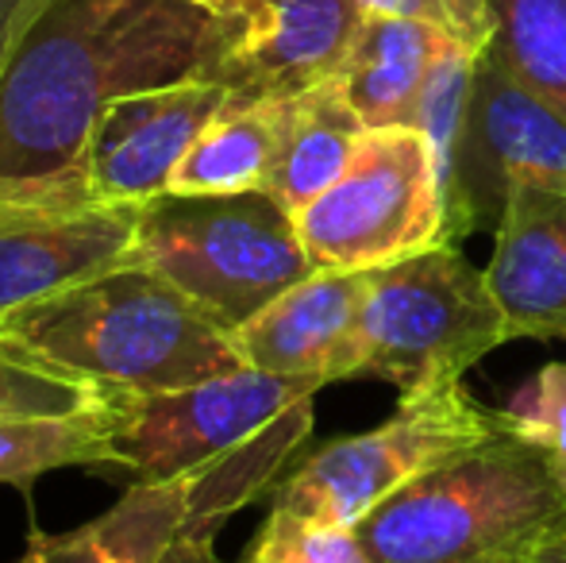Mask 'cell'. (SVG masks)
I'll return each mask as SVG.
<instances>
[{"instance_id":"obj_1","label":"cell","mask_w":566,"mask_h":563,"mask_svg":"<svg viewBox=\"0 0 566 563\" xmlns=\"http://www.w3.org/2000/svg\"><path fill=\"white\" fill-rule=\"evenodd\" d=\"M212 31L189 0H43L0 62V186L74 178L97 116L201 77Z\"/></svg>"},{"instance_id":"obj_2","label":"cell","mask_w":566,"mask_h":563,"mask_svg":"<svg viewBox=\"0 0 566 563\" xmlns=\"http://www.w3.org/2000/svg\"><path fill=\"white\" fill-rule=\"evenodd\" d=\"M46 363L97 390L150 394L243 371L231 332L143 259L0 321Z\"/></svg>"},{"instance_id":"obj_3","label":"cell","mask_w":566,"mask_h":563,"mask_svg":"<svg viewBox=\"0 0 566 563\" xmlns=\"http://www.w3.org/2000/svg\"><path fill=\"white\" fill-rule=\"evenodd\" d=\"M559 518L566 475L501 421L381 502L355 536L374 563H528Z\"/></svg>"},{"instance_id":"obj_4","label":"cell","mask_w":566,"mask_h":563,"mask_svg":"<svg viewBox=\"0 0 566 563\" xmlns=\"http://www.w3.org/2000/svg\"><path fill=\"white\" fill-rule=\"evenodd\" d=\"M505 340L513 336L485 271L462 259L459 243H436L366 271L347 375H378L401 398H424L454 386Z\"/></svg>"},{"instance_id":"obj_5","label":"cell","mask_w":566,"mask_h":563,"mask_svg":"<svg viewBox=\"0 0 566 563\" xmlns=\"http://www.w3.org/2000/svg\"><path fill=\"white\" fill-rule=\"evenodd\" d=\"M139 259L224 332L316 274L293 212L270 194L155 197L139 212Z\"/></svg>"},{"instance_id":"obj_6","label":"cell","mask_w":566,"mask_h":563,"mask_svg":"<svg viewBox=\"0 0 566 563\" xmlns=\"http://www.w3.org/2000/svg\"><path fill=\"white\" fill-rule=\"evenodd\" d=\"M313 428V398L285 409L231 456L178 479H139L101 518L70 533H31L20 563H163L178 544L217 541L220 525L277 479Z\"/></svg>"},{"instance_id":"obj_7","label":"cell","mask_w":566,"mask_h":563,"mask_svg":"<svg viewBox=\"0 0 566 563\" xmlns=\"http://www.w3.org/2000/svg\"><path fill=\"white\" fill-rule=\"evenodd\" d=\"M440 170L428 139L409 124L366 128L347 170L293 225L316 271H378L443 240Z\"/></svg>"},{"instance_id":"obj_8","label":"cell","mask_w":566,"mask_h":563,"mask_svg":"<svg viewBox=\"0 0 566 563\" xmlns=\"http://www.w3.org/2000/svg\"><path fill=\"white\" fill-rule=\"evenodd\" d=\"M497 428V409H485L459 383L424 398H401L386 425L339 436L301 459L274 487V510L313 525L358 529L397 490Z\"/></svg>"},{"instance_id":"obj_9","label":"cell","mask_w":566,"mask_h":563,"mask_svg":"<svg viewBox=\"0 0 566 563\" xmlns=\"http://www.w3.org/2000/svg\"><path fill=\"white\" fill-rule=\"evenodd\" d=\"M321 383L266 371H231L178 390L124 394L101 402L113 467L139 479H178L217 463L270 428L285 409L316 398Z\"/></svg>"},{"instance_id":"obj_10","label":"cell","mask_w":566,"mask_h":563,"mask_svg":"<svg viewBox=\"0 0 566 563\" xmlns=\"http://www.w3.org/2000/svg\"><path fill=\"white\" fill-rule=\"evenodd\" d=\"M521 186L566 189V116L482 51L443 189V240L462 243L474 232H497L509 197Z\"/></svg>"},{"instance_id":"obj_11","label":"cell","mask_w":566,"mask_h":563,"mask_svg":"<svg viewBox=\"0 0 566 563\" xmlns=\"http://www.w3.org/2000/svg\"><path fill=\"white\" fill-rule=\"evenodd\" d=\"M139 212L90 194L82 174L0 186V321L135 263Z\"/></svg>"},{"instance_id":"obj_12","label":"cell","mask_w":566,"mask_h":563,"mask_svg":"<svg viewBox=\"0 0 566 563\" xmlns=\"http://www.w3.org/2000/svg\"><path fill=\"white\" fill-rule=\"evenodd\" d=\"M201 77L231 101H290L332 82L363 28L358 0H231Z\"/></svg>"},{"instance_id":"obj_13","label":"cell","mask_w":566,"mask_h":563,"mask_svg":"<svg viewBox=\"0 0 566 563\" xmlns=\"http://www.w3.org/2000/svg\"><path fill=\"white\" fill-rule=\"evenodd\" d=\"M228 105V90L205 77L127 93L97 116L85 139V189L105 201L150 205L170 189L174 170L205 132V124Z\"/></svg>"},{"instance_id":"obj_14","label":"cell","mask_w":566,"mask_h":563,"mask_svg":"<svg viewBox=\"0 0 566 563\" xmlns=\"http://www.w3.org/2000/svg\"><path fill=\"white\" fill-rule=\"evenodd\" d=\"M366 271H316L231 332L243 367L328 386L347 375Z\"/></svg>"},{"instance_id":"obj_15","label":"cell","mask_w":566,"mask_h":563,"mask_svg":"<svg viewBox=\"0 0 566 563\" xmlns=\"http://www.w3.org/2000/svg\"><path fill=\"white\" fill-rule=\"evenodd\" d=\"M485 285L513 340H566V189H513Z\"/></svg>"},{"instance_id":"obj_16","label":"cell","mask_w":566,"mask_h":563,"mask_svg":"<svg viewBox=\"0 0 566 563\" xmlns=\"http://www.w3.org/2000/svg\"><path fill=\"white\" fill-rule=\"evenodd\" d=\"M451 31L401 15H366L343 59L336 85L363 128L412 124L428 70L440 59Z\"/></svg>"},{"instance_id":"obj_17","label":"cell","mask_w":566,"mask_h":563,"mask_svg":"<svg viewBox=\"0 0 566 563\" xmlns=\"http://www.w3.org/2000/svg\"><path fill=\"white\" fill-rule=\"evenodd\" d=\"M363 121L347 105L336 77L301 97L285 101L282 139L270 166L266 189L285 212H301L313 205L336 178L347 170L358 139H363Z\"/></svg>"},{"instance_id":"obj_18","label":"cell","mask_w":566,"mask_h":563,"mask_svg":"<svg viewBox=\"0 0 566 563\" xmlns=\"http://www.w3.org/2000/svg\"><path fill=\"white\" fill-rule=\"evenodd\" d=\"M285 101H231L205 124V132L174 170L166 194L231 197L262 194L282 139Z\"/></svg>"},{"instance_id":"obj_19","label":"cell","mask_w":566,"mask_h":563,"mask_svg":"<svg viewBox=\"0 0 566 563\" xmlns=\"http://www.w3.org/2000/svg\"><path fill=\"white\" fill-rule=\"evenodd\" d=\"M105 402V398H101ZM101 402L77 414L4 417L0 421V482L31 494L43 475L59 467H113Z\"/></svg>"},{"instance_id":"obj_20","label":"cell","mask_w":566,"mask_h":563,"mask_svg":"<svg viewBox=\"0 0 566 563\" xmlns=\"http://www.w3.org/2000/svg\"><path fill=\"white\" fill-rule=\"evenodd\" d=\"M490 23L485 51L566 116V0H490Z\"/></svg>"},{"instance_id":"obj_21","label":"cell","mask_w":566,"mask_h":563,"mask_svg":"<svg viewBox=\"0 0 566 563\" xmlns=\"http://www.w3.org/2000/svg\"><path fill=\"white\" fill-rule=\"evenodd\" d=\"M105 398L85 378L46 363L39 352L20 340L0 336V421L4 417H39V414H77Z\"/></svg>"},{"instance_id":"obj_22","label":"cell","mask_w":566,"mask_h":563,"mask_svg":"<svg viewBox=\"0 0 566 563\" xmlns=\"http://www.w3.org/2000/svg\"><path fill=\"white\" fill-rule=\"evenodd\" d=\"M474 46L459 43V39H448L440 51V59L428 70V82L420 90L417 113H412V124L420 136L428 139L436 155V170H440V186L448 189V174H451V155H454V139H459L462 128V113H467V97H470V82H474V62H478Z\"/></svg>"},{"instance_id":"obj_23","label":"cell","mask_w":566,"mask_h":563,"mask_svg":"<svg viewBox=\"0 0 566 563\" xmlns=\"http://www.w3.org/2000/svg\"><path fill=\"white\" fill-rule=\"evenodd\" d=\"M243 563H374L355 529L313 525L285 510H270Z\"/></svg>"},{"instance_id":"obj_24","label":"cell","mask_w":566,"mask_h":563,"mask_svg":"<svg viewBox=\"0 0 566 563\" xmlns=\"http://www.w3.org/2000/svg\"><path fill=\"white\" fill-rule=\"evenodd\" d=\"M501 421L547 451V459L566 475V359L528 375V383L501 406Z\"/></svg>"},{"instance_id":"obj_25","label":"cell","mask_w":566,"mask_h":563,"mask_svg":"<svg viewBox=\"0 0 566 563\" xmlns=\"http://www.w3.org/2000/svg\"><path fill=\"white\" fill-rule=\"evenodd\" d=\"M358 8H363V15H401V20H424L451 31L443 0H358Z\"/></svg>"},{"instance_id":"obj_26","label":"cell","mask_w":566,"mask_h":563,"mask_svg":"<svg viewBox=\"0 0 566 563\" xmlns=\"http://www.w3.org/2000/svg\"><path fill=\"white\" fill-rule=\"evenodd\" d=\"M43 8V0H0V62H4L8 46L23 31V23Z\"/></svg>"},{"instance_id":"obj_27","label":"cell","mask_w":566,"mask_h":563,"mask_svg":"<svg viewBox=\"0 0 566 563\" xmlns=\"http://www.w3.org/2000/svg\"><path fill=\"white\" fill-rule=\"evenodd\" d=\"M528 563H566V518H559L552 529H547V536L536 544V552L528 556Z\"/></svg>"},{"instance_id":"obj_28","label":"cell","mask_w":566,"mask_h":563,"mask_svg":"<svg viewBox=\"0 0 566 563\" xmlns=\"http://www.w3.org/2000/svg\"><path fill=\"white\" fill-rule=\"evenodd\" d=\"M163 563H220V560H217L212 541H189V544H178Z\"/></svg>"},{"instance_id":"obj_29","label":"cell","mask_w":566,"mask_h":563,"mask_svg":"<svg viewBox=\"0 0 566 563\" xmlns=\"http://www.w3.org/2000/svg\"><path fill=\"white\" fill-rule=\"evenodd\" d=\"M189 4L205 8V12H224V8L231 4V0H189Z\"/></svg>"}]
</instances>
